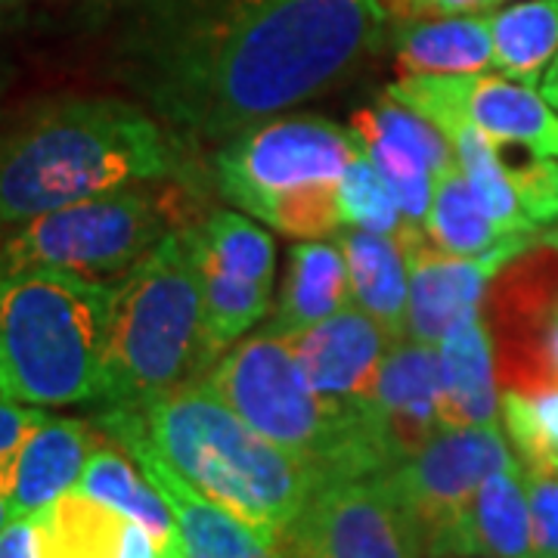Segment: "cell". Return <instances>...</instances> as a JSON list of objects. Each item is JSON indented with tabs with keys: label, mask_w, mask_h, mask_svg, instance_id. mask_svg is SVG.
<instances>
[{
	"label": "cell",
	"mask_w": 558,
	"mask_h": 558,
	"mask_svg": "<svg viewBox=\"0 0 558 558\" xmlns=\"http://www.w3.org/2000/svg\"><path fill=\"white\" fill-rule=\"evenodd\" d=\"M47 418V413L40 407H25V403H13V400H0V462L13 457L20 450V444L40 422Z\"/></svg>",
	"instance_id": "4dcf8cb0"
},
{
	"label": "cell",
	"mask_w": 558,
	"mask_h": 558,
	"mask_svg": "<svg viewBox=\"0 0 558 558\" xmlns=\"http://www.w3.org/2000/svg\"><path fill=\"white\" fill-rule=\"evenodd\" d=\"M363 153L354 131L319 116H286L245 128L215 156L220 193L286 236L319 240L341 223L339 186Z\"/></svg>",
	"instance_id": "8992f818"
},
{
	"label": "cell",
	"mask_w": 558,
	"mask_h": 558,
	"mask_svg": "<svg viewBox=\"0 0 558 558\" xmlns=\"http://www.w3.org/2000/svg\"><path fill=\"white\" fill-rule=\"evenodd\" d=\"M494 69L537 87L558 57V0H519L490 13Z\"/></svg>",
	"instance_id": "603a6c76"
},
{
	"label": "cell",
	"mask_w": 558,
	"mask_h": 558,
	"mask_svg": "<svg viewBox=\"0 0 558 558\" xmlns=\"http://www.w3.org/2000/svg\"><path fill=\"white\" fill-rule=\"evenodd\" d=\"M351 131L360 140L366 159L373 161V168L385 180V186L391 190L407 223L425 227L432 199H435V168L413 146H407L403 140L391 137L366 121L351 119Z\"/></svg>",
	"instance_id": "484cf974"
},
{
	"label": "cell",
	"mask_w": 558,
	"mask_h": 558,
	"mask_svg": "<svg viewBox=\"0 0 558 558\" xmlns=\"http://www.w3.org/2000/svg\"><path fill=\"white\" fill-rule=\"evenodd\" d=\"M116 286L32 267L0 277V398L72 407L102 398Z\"/></svg>",
	"instance_id": "277c9868"
},
{
	"label": "cell",
	"mask_w": 558,
	"mask_h": 558,
	"mask_svg": "<svg viewBox=\"0 0 558 558\" xmlns=\"http://www.w3.org/2000/svg\"><path fill=\"white\" fill-rule=\"evenodd\" d=\"M10 521H13V509H10V502H7V499L0 497V531H3Z\"/></svg>",
	"instance_id": "d590c367"
},
{
	"label": "cell",
	"mask_w": 558,
	"mask_h": 558,
	"mask_svg": "<svg viewBox=\"0 0 558 558\" xmlns=\"http://www.w3.org/2000/svg\"><path fill=\"white\" fill-rule=\"evenodd\" d=\"M425 531L385 484L326 481L274 543L277 558H422Z\"/></svg>",
	"instance_id": "ba28073f"
},
{
	"label": "cell",
	"mask_w": 558,
	"mask_h": 558,
	"mask_svg": "<svg viewBox=\"0 0 558 558\" xmlns=\"http://www.w3.org/2000/svg\"><path fill=\"white\" fill-rule=\"evenodd\" d=\"M351 304V279L339 245L299 242L289 248V267L279 289L277 314L267 323L270 332L295 336L319 319L339 314Z\"/></svg>",
	"instance_id": "ffe728a7"
},
{
	"label": "cell",
	"mask_w": 558,
	"mask_h": 558,
	"mask_svg": "<svg viewBox=\"0 0 558 558\" xmlns=\"http://www.w3.org/2000/svg\"><path fill=\"white\" fill-rule=\"evenodd\" d=\"M0 223H3V220H0Z\"/></svg>",
	"instance_id": "b9f144b4"
},
{
	"label": "cell",
	"mask_w": 558,
	"mask_h": 558,
	"mask_svg": "<svg viewBox=\"0 0 558 558\" xmlns=\"http://www.w3.org/2000/svg\"><path fill=\"white\" fill-rule=\"evenodd\" d=\"M205 339L215 360L267 317L274 301L277 245L267 230L236 211L196 227Z\"/></svg>",
	"instance_id": "9c48e42d"
},
{
	"label": "cell",
	"mask_w": 558,
	"mask_h": 558,
	"mask_svg": "<svg viewBox=\"0 0 558 558\" xmlns=\"http://www.w3.org/2000/svg\"><path fill=\"white\" fill-rule=\"evenodd\" d=\"M499 413L524 469L558 472V385L543 391H502Z\"/></svg>",
	"instance_id": "4316f807"
},
{
	"label": "cell",
	"mask_w": 558,
	"mask_h": 558,
	"mask_svg": "<svg viewBox=\"0 0 558 558\" xmlns=\"http://www.w3.org/2000/svg\"><path fill=\"white\" fill-rule=\"evenodd\" d=\"M385 97L416 109L444 128L462 119L494 143L524 146L531 156L558 159V112L534 87L506 75H407Z\"/></svg>",
	"instance_id": "30bf717a"
},
{
	"label": "cell",
	"mask_w": 558,
	"mask_h": 558,
	"mask_svg": "<svg viewBox=\"0 0 558 558\" xmlns=\"http://www.w3.org/2000/svg\"><path fill=\"white\" fill-rule=\"evenodd\" d=\"M381 35V0H171L140 50L143 90L183 134L236 137L339 84Z\"/></svg>",
	"instance_id": "6da1fadb"
},
{
	"label": "cell",
	"mask_w": 558,
	"mask_h": 558,
	"mask_svg": "<svg viewBox=\"0 0 558 558\" xmlns=\"http://www.w3.org/2000/svg\"><path fill=\"white\" fill-rule=\"evenodd\" d=\"M131 410L180 478L236 515L267 549L319 487L307 462L260 438L208 379Z\"/></svg>",
	"instance_id": "3957f363"
},
{
	"label": "cell",
	"mask_w": 558,
	"mask_h": 558,
	"mask_svg": "<svg viewBox=\"0 0 558 558\" xmlns=\"http://www.w3.org/2000/svg\"><path fill=\"white\" fill-rule=\"evenodd\" d=\"M447 425H494L499 416L497 351L478 314L465 317L438 344Z\"/></svg>",
	"instance_id": "ac0fdd59"
},
{
	"label": "cell",
	"mask_w": 558,
	"mask_h": 558,
	"mask_svg": "<svg viewBox=\"0 0 558 558\" xmlns=\"http://www.w3.org/2000/svg\"><path fill=\"white\" fill-rule=\"evenodd\" d=\"M440 131L453 143L462 174L469 180L472 193L478 196L481 208L494 218L499 230L509 236L512 233H537V223L521 211L519 196L509 180V168L499 159V143H494L484 131L462 119L447 121Z\"/></svg>",
	"instance_id": "cb8c5ba5"
},
{
	"label": "cell",
	"mask_w": 558,
	"mask_h": 558,
	"mask_svg": "<svg viewBox=\"0 0 558 558\" xmlns=\"http://www.w3.org/2000/svg\"><path fill=\"white\" fill-rule=\"evenodd\" d=\"M0 558H40L38 553V519L22 515L0 531Z\"/></svg>",
	"instance_id": "d6a6232c"
},
{
	"label": "cell",
	"mask_w": 558,
	"mask_h": 558,
	"mask_svg": "<svg viewBox=\"0 0 558 558\" xmlns=\"http://www.w3.org/2000/svg\"><path fill=\"white\" fill-rule=\"evenodd\" d=\"M366 413L388 453L391 469L410 459L428 438L447 428L444 379L435 344L403 339L381 363Z\"/></svg>",
	"instance_id": "4fadbf2b"
},
{
	"label": "cell",
	"mask_w": 558,
	"mask_h": 558,
	"mask_svg": "<svg viewBox=\"0 0 558 558\" xmlns=\"http://www.w3.org/2000/svg\"><path fill=\"white\" fill-rule=\"evenodd\" d=\"M258 558H277V556H274V553H264V556H258Z\"/></svg>",
	"instance_id": "ab89813d"
},
{
	"label": "cell",
	"mask_w": 558,
	"mask_h": 558,
	"mask_svg": "<svg viewBox=\"0 0 558 558\" xmlns=\"http://www.w3.org/2000/svg\"><path fill=\"white\" fill-rule=\"evenodd\" d=\"M289 341L314 391L336 410H357L369 400L381 363L391 344H398L357 304L341 307L317 326L289 336Z\"/></svg>",
	"instance_id": "5bb4252c"
},
{
	"label": "cell",
	"mask_w": 558,
	"mask_h": 558,
	"mask_svg": "<svg viewBox=\"0 0 558 558\" xmlns=\"http://www.w3.org/2000/svg\"><path fill=\"white\" fill-rule=\"evenodd\" d=\"M447 558H494V556H478V553H444Z\"/></svg>",
	"instance_id": "8d00e7d4"
},
{
	"label": "cell",
	"mask_w": 558,
	"mask_h": 558,
	"mask_svg": "<svg viewBox=\"0 0 558 558\" xmlns=\"http://www.w3.org/2000/svg\"><path fill=\"white\" fill-rule=\"evenodd\" d=\"M425 233L438 248L459 258H478L509 240V233H502L494 218L481 208L478 196L472 193L459 168V159L435 178V199L425 220Z\"/></svg>",
	"instance_id": "d4e9b609"
},
{
	"label": "cell",
	"mask_w": 558,
	"mask_h": 558,
	"mask_svg": "<svg viewBox=\"0 0 558 558\" xmlns=\"http://www.w3.org/2000/svg\"><path fill=\"white\" fill-rule=\"evenodd\" d=\"M78 490L137 519L153 534L161 558H186V546L180 537L174 512L153 487V481L143 475V469H134V462L116 447H106V444L94 447L78 481Z\"/></svg>",
	"instance_id": "44dd1931"
},
{
	"label": "cell",
	"mask_w": 558,
	"mask_h": 558,
	"mask_svg": "<svg viewBox=\"0 0 558 558\" xmlns=\"http://www.w3.org/2000/svg\"><path fill=\"white\" fill-rule=\"evenodd\" d=\"M512 462L519 459L509 450L497 422L447 425L381 478L413 512L428 546L459 519L481 484Z\"/></svg>",
	"instance_id": "8fae6325"
},
{
	"label": "cell",
	"mask_w": 558,
	"mask_h": 558,
	"mask_svg": "<svg viewBox=\"0 0 558 558\" xmlns=\"http://www.w3.org/2000/svg\"><path fill=\"white\" fill-rule=\"evenodd\" d=\"M425 553L534 558V524L521 459L484 481L459 519L438 539H432Z\"/></svg>",
	"instance_id": "2e32d148"
},
{
	"label": "cell",
	"mask_w": 558,
	"mask_h": 558,
	"mask_svg": "<svg viewBox=\"0 0 558 558\" xmlns=\"http://www.w3.org/2000/svg\"><path fill=\"white\" fill-rule=\"evenodd\" d=\"M494 3H506V0H494Z\"/></svg>",
	"instance_id": "60d3db41"
},
{
	"label": "cell",
	"mask_w": 558,
	"mask_h": 558,
	"mask_svg": "<svg viewBox=\"0 0 558 558\" xmlns=\"http://www.w3.org/2000/svg\"><path fill=\"white\" fill-rule=\"evenodd\" d=\"M534 524V558H558V472L524 469Z\"/></svg>",
	"instance_id": "f546056e"
},
{
	"label": "cell",
	"mask_w": 558,
	"mask_h": 558,
	"mask_svg": "<svg viewBox=\"0 0 558 558\" xmlns=\"http://www.w3.org/2000/svg\"><path fill=\"white\" fill-rule=\"evenodd\" d=\"M339 196L341 220L354 230L395 236L407 227L400 205L391 196V190L385 186V180L379 178V171L373 168V161L366 159V153H360L357 159L351 161V168L344 171Z\"/></svg>",
	"instance_id": "83f0119b"
},
{
	"label": "cell",
	"mask_w": 558,
	"mask_h": 558,
	"mask_svg": "<svg viewBox=\"0 0 558 558\" xmlns=\"http://www.w3.org/2000/svg\"><path fill=\"white\" fill-rule=\"evenodd\" d=\"M94 447L97 440L87 422L44 418L20 450L0 462V497L10 502L13 519L35 515L75 490Z\"/></svg>",
	"instance_id": "9a60e30c"
},
{
	"label": "cell",
	"mask_w": 558,
	"mask_h": 558,
	"mask_svg": "<svg viewBox=\"0 0 558 558\" xmlns=\"http://www.w3.org/2000/svg\"><path fill=\"white\" fill-rule=\"evenodd\" d=\"M410 260V307H407V339L422 344H440L450 329L481 311L490 279L524 255L537 233H515L497 248L478 258H459L425 240V227L407 223L398 233Z\"/></svg>",
	"instance_id": "7c38bea8"
},
{
	"label": "cell",
	"mask_w": 558,
	"mask_h": 558,
	"mask_svg": "<svg viewBox=\"0 0 558 558\" xmlns=\"http://www.w3.org/2000/svg\"><path fill=\"white\" fill-rule=\"evenodd\" d=\"M395 62L403 75H475L494 65L490 16L462 13L413 20L395 28Z\"/></svg>",
	"instance_id": "d6986e66"
},
{
	"label": "cell",
	"mask_w": 558,
	"mask_h": 558,
	"mask_svg": "<svg viewBox=\"0 0 558 558\" xmlns=\"http://www.w3.org/2000/svg\"><path fill=\"white\" fill-rule=\"evenodd\" d=\"M16 227L0 245V277L53 267L116 286L168 236L165 211L140 190L72 202Z\"/></svg>",
	"instance_id": "52a82bcc"
},
{
	"label": "cell",
	"mask_w": 558,
	"mask_h": 558,
	"mask_svg": "<svg viewBox=\"0 0 558 558\" xmlns=\"http://www.w3.org/2000/svg\"><path fill=\"white\" fill-rule=\"evenodd\" d=\"M512 190L519 196L521 211L534 223H556L558 220V161L534 156L524 165H506Z\"/></svg>",
	"instance_id": "f1b7e54d"
},
{
	"label": "cell",
	"mask_w": 558,
	"mask_h": 558,
	"mask_svg": "<svg viewBox=\"0 0 558 558\" xmlns=\"http://www.w3.org/2000/svg\"><path fill=\"white\" fill-rule=\"evenodd\" d=\"M40 558H124L131 515L78 487L35 512Z\"/></svg>",
	"instance_id": "7402d4cb"
},
{
	"label": "cell",
	"mask_w": 558,
	"mask_h": 558,
	"mask_svg": "<svg viewBox=\"0 0 558 558\" xmlns=\"http://www.w3.org/2000/svg\"><path fill=\"white\" fill-rule=\"evenodd\" d=\"M218 360L205 339L196 230H174L116 286L102 403L143 407Z\"/></svg>",
	"instance_id": "5b68a950"
},
{
	"label": "cell",
	"mask_w": 558,
	"mask_h": 558,
	"mask_svg": "<svg viewBox=\"0 0 558 558\" xmlns=\"http://www.w3.org/2000/svg\"><path fill=\"white\" fill-rule=\"evenodd\" d=\"M174 165L171 140L137 106L112 97L60 102L0 143V220L22 223L165 178Z\"/></svg>",
	"instance_id": "7a4b0ae2"
},
{
	"label": "cell",
	"mask_w": 558,
	"mask_h": 558,
	"mask_svg": "<svg viewBox=\"0 0 558 558\" xmlns=\"http://www.w3.org/2000/svg\"><path fill=\"white\" fill-rule=\"evenodd\" d=\"M546 360H549V369H553V376L558 381V319L553 332H549V341H546Z\"/></svg>",
	"instance_id": "e575fe53"
},
{
	"label": "cell",
	"mask_w": 558,
	"mask_h": 558,
	"mask_svg": "<svg viewBox=\"0 0 558 558\" xmlns=\"http://www.w3.org/2000/svg\"><path fill=\"white\" fill-rule=\"evenodd\" d=\"M336 245L348 264L351 299L395 341L407 339V307H410V260L400 236L344 230Z\"/></svg>",
	"instance_id": "e0dca14e"
},
{
	"label": "cell",
	"mask_w": 558,
	"mask_h": 558,
	"mask_svg": "<svg viewBox=\"0 0 558 558\" xmlns=\"http://www.w3.org/2000/svg\"><path fill=\"white\" fill-rule=\"evenodd\" d=\"M539 87H543V97L549 100V106L558 112V57L553 60V65H549V72L543 75V81H539Z\"/></svg>",
	"instance_id": "836d02e7"
},
{
	"label": "cell",
	"mask_w": 558,
	"mask_h": 558,
	"mask_svg": "<svg viewBox=\"0 0 558 558\" xmlns=\"http://www.w3.org/2000/svg\"><path fill=\"white\" fill-rule=\"evenodd\" d=\"M400 16L410 20H438V16H462L481 7H494V0H391Z\"/></svg>",
	"instance_id": "1f68e13d"
},
{
	"label": "cell",
	"mask_w": 558,
	"mask_h": 558,
	"mask_svg": "<svg viewBox=\"0 0 558 558\" xmlns=\"http://www.w3.org/2000/svg\"><path fill=\"white\" fill-rule=\"evenodd\" d=\"M543 240H546V242H553V245H558V230H553V233H546V236H543Z\"/></svg>",
	"instance_id": "74e56055"
},
{
	"label": "cell",
	"mask_w": 558,
	"mask_h": 558,
	"mask_svg": "<svg viewBox=\"0 0 558 558\" xmlns=\"http://www.w3.org/2000/svg\"><path fill=\"white\" fill-rule=\"evenodd\" d=\"M422 558H447V556H444V553H425Z\"/></svg>",
	"instance_id": "f35d334b"
}]
</instances>
